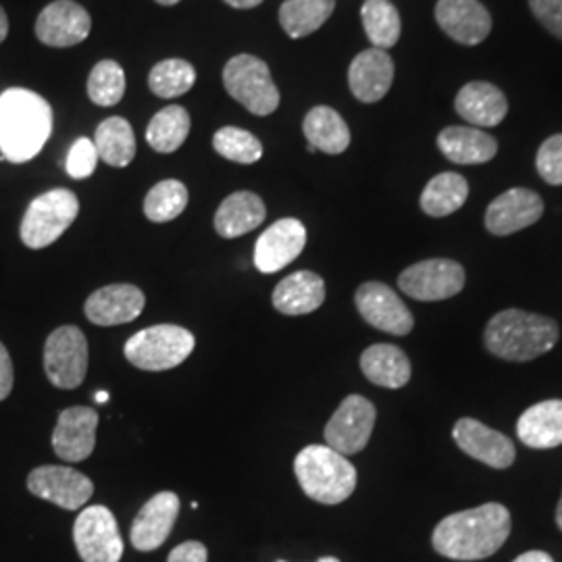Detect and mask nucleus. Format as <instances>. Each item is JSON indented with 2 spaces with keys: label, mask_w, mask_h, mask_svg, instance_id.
<instances>
[{
  "label": "nucleus",
  "mask_w": 562,
  "mask_h": 562,
  "mask_svg": "<svg viewBox=\"0 0 562 562\" xmlns=\"http://www.w3.org/2000/svg\"><path fill=\"white\" fill-rule=\"evenodd\" d=\"M125 94V71L117 60H101L88 78V97L99 106H115Z\"/></svg>",
  "instance_id": "obj_37"
},
{
  "label": "nucleus",
  "mask_w": 562,
  "mask_h": 562,
  "mask_svg": "<svg viewBox=\"0 0 562 562\" xmlns=\"http://www.w3.org/2000/svg\"><path fill=\"white\" fill-rule=\"evenodd\" d=\"M190 134V115L180 104H171L159 111L146 130V142L153 150L169 155L176 153Z\"/></svg>",
  "instance_id": "obj_34"
},
{
  "label": "nucleus",
  "mask_w": 562,
  "mask_h": 562,
  "mask_svg": "<svg viewBox=\"0 0 562 562\" xmlns=\"http://www.w3.org/2000/svg\"><path fill=\"white\" fill-rule=\"evenodd\" d=\"M302 132L308 140V153L341 155L350 146V130L340 113L331 106H315L306 113Z\"/></svg>",
  "instance_id": "obj_28"
},
{
  "label": "nucleus",
  "mask_w": 562,
  "mask_h": 562,
  "mask_svg": "<svg viewBox=\"0 0 562 562\" xmlns=\"http://www.w3.org/2000/svg\"><path fill=\"white\" fill-rule=\"evenodd\" d=\"M188 206V188L178 180L159 181L144 201V215L153 223L173 222Z\"/></svg>",
  "instance_id": "obj_36"
},
{
  "label": "nucleus",
  "mask_w": 562,
  "mask_h": 562,
  "mask_svg": "<svg viewBox=\"0 0 562 562\" xmlns=\"http://www.w3.org/2000/svg\"><path fill=\"white\" fill-rule=\"evenodd\" d=\"M510 536V513L498 503L461 510L438 522L434 548L452 561H482L503 548Z\"/></svg>",
  "instance_id": "obj_1"
},
{
  "label": "nucleus",
  "mask_w": 562,
  "mask_h": 562,
  "mask_svg": "<svg viewBox=\"0 0 562 562\" xmlns=\"http://www.w3.org/2000/svg\"><path fill=\"white\" fill-rule=\"evenodd\" d=\"M74 542L83 562H120L123 540L115 515L106 506H88L74 525Z\"/></svg>",
  "instance_id": "obj_9"
},
{
  "label": "nucleus",
  "mask_w": 562,
  "mask_h": 562,
  "mask_svg": "<svg viewBox=\"0 0 562 562\" xmlns=\"http://www.w3.org/2000/svg\"><path fill=\"white\" fill-rule=\"evenodd\" d=\"M27 487L34 496L57 504L65 510H78L94 494V483L83 473L57 464L34 469L27 477Z\"/></svg>",
  "instance_id": "obj_12"
},
{
  "label": "nucleus",
  "mask_w": 562,
  "mask_h": 562,
  "mask_svg": "<svg viewBox=\"0 0 562 562\" xmlns=\"http://www.w3.org/2000/svg\"><path fill=\"white\" fill-rule=\"evenodd\" d=\"M306 244V227L299 220L273 223L255 246V265L261 273H278L301 257Z\"/></svg>",
  "instance_id": "obj_18"
},
{
  "label": "nucleus",
  "mask_w": 562,
  "mask_h": 562,
  "mask_svg": "<svg viewBox=\"0 0 562 562\" xmlns=\"http://www.w3.org/2000/svg\"><path fill=\"white\" fill-rule=\"evenodd\" d=\"M196 83V69L183 59H167L150 69L148 86L159 99H178Z\"/></svg>",
  "instance_id": "obj_35"
},
{
  "label": "nucleus",
  "mask_w": 562,
  "mask_h": 562,
  "mask_svg": "<svg viewBox=\"0 0 562 562\" xmlns=\"http://www.w3.org/2000/svg\"><path fill=\"white\" fill-rule=\"evenodd\" d=\"M467 196H469L467 180L459 173L446 171L425 186L422 209L429 217H446L457 213L467 202Z\"/></svg>",
  "instance_id": "obj_32"
},
{
  "label": "nucleus",
  "mask_w": 562,
  "mask_h": 562,
  "mask_svg": "<svg viewBox=\"0 0 562 562\" xmlns=\"http://www.w3.org/2000/svg\"><path fill=\"white\" fill-rule=\"evenodd\" d=\"M336 0H285L280 7L283 32L299 41L317 32L331 18Z\"/></svg>",
  "instance_id": "obj_30"
},
{
  "label": "nucleus",
  "mask_w": 562,
  "mask_h": 562,
  "mask_svg": "<svg viewBox=\"0 0 562 562\" xmlns=\"http://www.w3.org/2000/svg\"><path fill=\"white\" fill-rule=\"evenodd\" d=\"M513 562H554L552 561V557L550 554H546L542 550H529V552H525L521 557H517Z\"/></svg>",
  "instance_id": "obj_44"
},
{
  "label": "nucleus",
  "mask_w": 562,
  "mask_h": 562,
  "mask_svg": "<svg viewBox=\"0 0 562 562\" xmlns=\"http://www.w3.org/2000/svg\"><path fill=\"white\" fill-rule=\"evenodd\" d=\"M317 562H340V559H336V557H323Z\"/></svg>",
  "instance_id": "obj_50"
},
{
  "label": "nucleus",
  "mask_w": 562,
  "mask_h": 562,
  "mask_svg": "<svg viewBox=\"0 0 562 562\" xmlns=\"http://www.w3.org/2000/svg\"><path fill=\"white\" fill-rule=\"evenodd\" d=\"M155 2H159L162 7H173V4H178L181 0H155Z\"/></svg>",
  "instance_id": "obj_49"
},
{
  "label": "nucleus",
  "mask_w": 562,
  "mask_h": 562,
  "mask_svg": "<svg viewBox=\"0 0 562 562\" xmlns=\"http://www.w3.org/2000/svg\"><path fill=\"white\" fill-rule=\"evenodd\" d=\"M538 171L550 186H562V134L543 142L536 157Z\"/></svg>",
  "instance_id": "obj_40"
},
{
  "label": "nucleus",
  "mask_w": 562,
  "mask_h": 562,
  "mask_svg": "<svg viewBox=\"0 0 562 562\" xmlns=\"http://www.w3.org/2000/svg\"><path fill=\"white\" fill-rule=\"evenodd\" d=\"M394 81V60L380 48H367L357 55L348 69V86L355 99L380 102Z\"/></svg>",
  "instance_id": "obj_22"
},
{
  "label": "nucleus",
  "mask_w": 562,
  "mask_h": 562,
  "mask_svg": "<svg viewBox=\"0 0 562 562\" xmlns=\"http://www.w3.org/2000/svg\"><path fill=\"white\" fill-rule=\"evenodd\" d=\"M99 413L88 406H71L63 411L53 434L55 454L67 462L86 461L97 446Z\"/></svg>",
  "instance_id": "obj_17"
},
{
  "label": "nucleus",
  "mask_w": 562,
  "mask_h": 562,
  "mask_svg": "<svg viewBox=\"0 0 562 562\" xmlns=\"http://www.w3.org/2000/svg\"><path fill=\"white\" fill-rule=\"evenodd\" d=\"M280 562H283V561H280Z\"/></svg>",
  "instance_id": "obj_51"
},
{
  "label": "nucleus",
  "mask_w": 562,
  "mask_h": 562,
  "mask_svg": "<svg viewBox=\"0 0 562 562\" xmlns=\"http://www.w3.org/2000/svg\"><path fill=\"white\" fill-rule=\"evenodd\" d=\"M302 492L319 504L344 503L357 487V469L344 454L325 446H306L294 461Z\"/></svg>",
  "instance_id": "obj_4"
},
{
  "label": "nucleus",
  "mask_w": 562,
  "mask_h": 562,
  "mask_svg": "<svg viewBox=\"0 0 562 562\" xmlns=\"http://www.w3.org/2000/svg\"><path fill=\"white\" fill-rule=\"evenodd\" d=\"M529 7L543 27L562 41V0H529Z\"/></svg>",
  "instance_id": "obj_41"
},
{
  "label": "nucleus",
  "mask_w": 562,
  "mask_h": 562,
  "mask_svg": "<svg viewBox=\"0 0 562 562\" xmlns=\"http://www.w3.org/2000/svg\"><path fill=\"white\" fill-rule=\"evenodd\" d=\"M92 20L74 0L50 2L36 20V38L50 48H69L90 36Z\"/></svg>",
  "instance_id": "obj_14"
},
{
  "label": "nucleus",
  "mask_w": 562,
  "mask_h": 562,
  "mask_svg": "<svg viewBox=\"0 0 562 562\" xmlns=\"http://www.w3.org/2000/svg\"><path fill=\"white\" fill-rule=\"evenodd\" d=\"M144 292L132 283H113L97 290L86 301V317L94 325L111 327L138 319L144 311Z\"/></svg>",
  "instance_id": "obj_20"
},
{
  "label": "nucleus",
  "mask_w": 562,
  "mask_h": 562,
  "mask_svg": "<svg viewBox=\"0 0 562 562\" xmlns=\"http://www.w3.org/2000/svg\"><path fill=\"white\" fill-rule=\"evenodd\" d=\"M542 215L543 202L538 192L513 188L487 206L485 227L494 236H510L533 225Z\"/></svg>",
  "instance_id": "obj_15"
},
{
  "label": "nucleus",
  "mask_w": 562,
  "mask_h": 562,
  "mask_svg": "<svg viewBox=\"0 0 562 562\" xmlns=\"http://www.w3.org/2000/svg\"><path fill=\"white\" fill-rule=\"evenodd\" d=\"M78 213L80 201L71 190H50L27 206L21 222V241L32 250L46 248L71 227V223L78 220Z\"/></svg>",
  "instance_id": "obj_6"
},
{
  "label": "nucleus",
  "mask_w": 562,
  "mask_h": 562,
  "mask_svg": "<svg viewBox=\"0 0 562 562\" xmlns=\"http://www.w3.org/2000/svg\"><path fill=\"white\" fill-rule=\"evenodd\" d=\"M109 398H111V394H109V392H97V402H99V404L109 402Z\"/></svg>",
  "instance_id": "obj_47"
},
{
  "label": "nucleus",
  "mask_w": 562,
  "mask_h": 562,
  "mask_svg": "<svg viewBox=\"0 0 562 562\" xmlns=\"http://www.w3.org/2000/svg\"><path fill=\"white\" fill-rule=\"evenodd\" d=\"M398 285L406 296L415 301H446L464 288V269L450 259H429L404 269Z\"/></svg>",
  "instance_id": "obj_10"
},
{
  "label": "nucleus",
  "mask_w": 562,
  "mask_h": 562,
  "mask_svg": "<svg viewBox=\"0 0 562 562\" xmlns=\"http://www.w3.org/2000/svg\"><path fill=\"white\" fill-rule=\"evenodd\" d=\"M559 325L533 313L503 311L494 315L485 327V348L504 361H533L550 352L559 341Z\"/></svg>",
  "instance_id": "obj_3"
},
{
  "label": "nucleus",
  "mask_w": 562,
  "mask_h": 562,
  "mask_svg": "<svg viewBox=\"0 0 562 562\" xmlns=\"http://www.w3.org/2000/svg\"><path fill=\"white\" fill-rule=\"evenodd\" d=\"M517 436L536 450L562 446V401L538 402L527 408L517 423Z\"/></svg>",
  "instance_id": "obj_26"
},
{
  "label": "nucleus",
  "mask_w": 562,
  "mask_h": 562,
  "mask_svg": "<svg viewBox=\"0 0 562 562\" xmlns=\"http://www.w3.org/2000/svg\"><path fill=\"white\" fill-rule=\"evenodd\" d=\"M209 552L201 542H183L171 550L167 562H206Z\"/></svg>",
  "instance_id": "obj_42"
},
{
  "label": "nucleus",
  "mask_w": 562,
  "mask_h": 562,
  "mask_svg": "<svg viewBox=\"0 0 562 562\" xmlns=\"http://www.w3.org/2000/svg\"><path fill=\"white\" fill-rule=\"evenodd\" d=\"M99 161L101 159H99V150H97L94 142L90 138H80L71 146L65 167L74 180H86L97 171Z\"/></svg>",
  "instance_id": "obj_39"
},
{
  "label": "nucleus",
  "mask_w": 562,
  "mask_h": 562,
  "mask_svg": "<svg viewBox=\"0 0 562 562\" xmlns=\"http://www.w3.org/2000/svg\"><path fill=\"white\" fill-rule=\"evenodd\" d=\"M223 2H227L234 9H255L261 4L262 0H223Z\"/></svg>",
  "instance_id": "obj_45"
},
{
  "label": "nucleus",
  "mask_w": 562,
  "mask_h": 562,
  "mask_svg": "<svg viewBox=\"0 0 562 562\" xmlns=\"http://www.w3.org/2000/svg\"><path fill=\"white\" fill-rule=\"evenodd\" d=\"M557 525H559V527H561V531H562V498H561V503H559V508H557Z\"/></svg>",
  "instance_id": "obj_48"
},
{
  "label": "nucleus",
  "mask_w": 562,
  "mask_h": 562,
  "mask_svg": "<svg viewBox=\"0 0 562 562\" xmlns=\"http://www.w3.org/2000/svg\"><path fill=\"white\" fill-rule=\"evenodd\" d=\"M180 513V498L173 492H161L142 506L132 525V546L140 552H153L169 538Z\"/></svg>",
  "instance_id": "obj_21"
},
{
  "label": "nucleus",
  "mask_w": 562,
  "mask_h": 562,
  "mask_svg": "<svg viewBox=\"0 0 562 562\" xmlns=\"http://www.w3.org/2000/svg\"><path fill=\"white\" fill-rule=\"evenodd\" d=\"M375 417V406L367 398L357 394L344 398L334 417L325 425V443L344 457L359 454L373 434Z\"/></svg>",
  "instance_id": "obj_11"
},
{
  "label": "nucleus",
  "mask_w": 562,
  "mask_h": 562,
  "mask_svg": "<svg viewBox=\"0 0 562 562\" xmlns=\"http://www.w3.org/2000/svg\"><path fill=\"white\" fill-rule=\"evenodd\" d=\"M13 382H15L13 362H11V357H9L7 348H4V344L0 341V402L11 394Z\"/></svg>",
  "instance_id": "obj_43"
},
{
  "label": "nucleus",
  "mask_w": 562,
  "mask_h": 562,
  "mask_svg": "<svg viewBox=\"0 0 562 562\" xmlns=\"http://www.w3.org/2000/svg\"><path fill=\"white\" fill-rule=\"evenodd\" d=\"M361 20L373 48L385 50L401 41V13L390 0H364Z\"/></svg>",
  "instance_id": "obj_33"
},
{
  "label": "nucleus",
  "mask_w": 562,
  "mask_h": 562,
  "mask_svg": "<svg viewBox=\"0 0 562 562\" xmlns=\"http://www.w3.org/2000/svg\"><path fill=\"white\" fill-rule=\"evenodd\" d=\"M457 113L475 127H496L508 113V102L494 83L469 81L457 97Z\"/></svg>",
  "instance_id": "obj_23"
},
{
  "label": "nucleus",
  "mask_w": 562,
  "mask_h": 562,
  "mask_svg": "<svg viewBox=\"0 0 562 562\" xmlns=\"http://www.w3.org/2000/svg\"><path fill=\"white\" fill-rule=\"evenodd\" d=\"M7 36H9V18H7L4 9L0 7V44L7 41Z\"/></svg>",
  "instance_id": "obj_46"
},
{
  "label": "nucleus",
  "mask_w": 562,
  "mask_h": 562,
  "mask_svg": "<svg viewBox=\"0 0 562 562\" xmlns=\"http://www.w3.org/2000/svg\"><path fill=\"white\" fill-rule=\"evenodd\" d=\"M53 134V109L41 94L9 88L0 94V161H32Z\"/></svg>",
  "instance_id": "obj_2"
},
{
  "label": "nucleus",
  "mask_w": 562,
  "mask_h": 562,
  "mask_svg": "<svg viewBox=\"0 0 562 562\" xmlns=\"http://www.w3.org/2000/svg\"><path fill=\"white\" fill-rule=\"evenodd\" d=\"M357 308L362 319L392 336L413 331L415 319L398 294L380 281H367L357 290Z\"/></svg>",
  "instance_id": "obj_13"
},
{
  "label": "nucleus",
  "mask_w": 562,
  "mask_h": 562,
  "mask_svg": "<svg viewBox=\"0 0 562 562\" xmlns=\"http://www.w3.org/2000/svg\"><path fill=\"white\" fill-rule=\"evenodd\" d=\"M452 438L459 443L462 452H467L471 459L494 469H508L517 457L515 443L510 442L504 434L490 429L487 425L471 417H462L457 422L452 429Z\"/></svg>",
  "instance_id": "obj_16"
},
{
  "label": "nucleus",
  "mask_w": 562,
  "mask_h": 562,
  "mask_svg": "<svg viewBox=\"0 0 562 562\" xmlns=\"http://www.w3.org/2000/svg\"><path fill=\"white\" fill-rule=\"evenodd\" d=\"M213 148L227 161L252 165L262 157V144L241 127H222L213 136Z\"/></svg>",
  "instance_id": "obj_38"
},
{
  "label": "nucleus",
  "mask_w": 562,
  "mask_h": 562,
  "mask_svg": "<svg viewBox=\"0 0 562 562\" xmlns=\"http://www.w3.org/2000/svg\"><path fill=\"white\" fill-rule=\"evenodd\" d=\"M436 20L446 36L464 46L480 44L492 32V15L480 0H440Z\"/></svg>",
  "instance_id": "obj_19"
},
{
  "label": "nucleus",
  "mask_w": 562,
  "mask_h": 562,
  "mask_svg": "<svg viewBox=\"0 0 562 562\" xmlns=\"http://www.w3.org/2000/svg\"><path fill=\"white\" fill-rule=\"evenodd\" d=\"M44 369L55 387L74 390L81 385L88 373V341L80 327L63 325L48 336Z\"/></svg>",
  "instance_id": "obj_8"
},
{
  "label": "nucleus",
  "mask_w": 562,
  "mask_h": 562,
  "mask_svg": "<svg viewBox=\"0 0 562 562\" xmlns=\"http://www.w3.org/2000/svg\"><path fill=\"white\" fill-rule=\"evenodd\" d=\"M223 86L234 101L252 115L267 117L280 106V90L265 60L252 55H238L223 69Z\"/></svg>",
  "instance_id": "obj_7"
},
{
  "label": "nucleus",
  "mask_w": 562,
  "mask_h": 562,
  "mask_svg": "<svg viewBox=\"0 0 562 562\" xmlns=\"http://www.w3.org/2000/svg\"><path fill=\"white\" fill-rule=\"evenodd\" d=\"M325 302V281L313 271H299L273 290V306L283 315H308Z\"/></svg>",
  "instance_id": "obj_25"
},
{
  "label": "nucleus",
  "mask_w": 562,
  "mask_h": 562,
  "mask_svg": "<svg viewBox=\"0 0 562 562\" xmlns=\"http://www.w3.org/2000/svg\"><path fill=\"white\" fill-rule=\"evenodd\" d=\"M438 146L448 161L457 165H482L498 153V142L480 127H446L438 136Z\"/></svg>",
  "instance_id": "obj_24"
},
{
  "label": "nucleus",
  "mask_w": 562,
  "mask_h": 562,
  "mask_svg": "<svg viewBox=\"0 0 562 562\" xmlns=\"http://www.w3.org/2000/svg\"><path fill=\"white\" fill-rule=\"evenodd\" d=\"M364 378L375 385L398 390L411 380V361L398 346L375 344L369 346L361 357Z\"/></svg>",
  "instance_id": "obj_29"
},
{
  "label": "nucleus",
  "mask_w": 562,
  "mask_h": 562,
  "mask_svg": "<svg viewBox=\"0 0 562 562\" xmlns=\"http://www.w3.org/2000/svg\"><path fill=\"white\" fill-rule=\"evenodd\" d=\"M99 159L111 167H127L136 157V136L130 121L109 117L102 121L94 134Z\"/></svg>",
  "instance_id": "obj_31"
},
{
  "label": "nucleus",
  "mask_w": 562,
  "mask_h": 562,
  "mask_svg": "<svg viewBox=\"0 0 562 562\" xmlns=\"http://www.w3.org/2000/svg\"><path fill=\"white\" fill-rule=\"evenodd\" d=\"M267 217L265 202L255 192L229 194L215 213V229L222 238H240L257 229Z\"/></svg>",
  "instance_id": "obj_27"
},
{
  "label": "nucleus",
  "mask_w": 562,
  "mask_h": 562,
  "mask_svg": "<svg viewBox=\"0 0 562 562\" xmlns=\"http://www.w3.org/2000/svg\"><path fill=\"white\" fill-rule=\"evenodd\" d=\"M196 346L192 331L180 325H155L125 344V359L142 371H167L186 361Z\"/></svg>",
  "instance_id": "obj_5"
}]
</instances>
